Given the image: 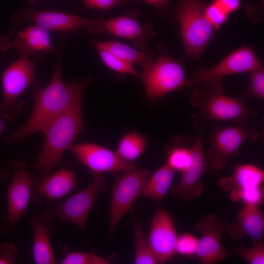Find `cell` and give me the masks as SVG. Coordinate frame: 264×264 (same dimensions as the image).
Instances as JSON below:
<instances>
[{"label": "cell", "instance_id": "obj_1", "mask_svg": "<svg viewBox=\"0 0 264 264\" xmlns=\"http://www.w3.org/2000/svg\"><path fill=\"white\" fill-rule=\"evenodd\" d=\"M85 85L81 82L65 84L62 75L60 57L50 83L44 88L36 86L33 90L34 105L29 119L11 133L6 145L23 140L43 130L56 117L77 103L82 102Z\"/></svg>", "mask_w": 264, "mask_h": 264}, {"label": "cell", "instance_id": "obj_2", "mask_svg": "<svg viewBox=\"0 0 264 264\" xmlns=\"http://www.w3.org/2000/svg\"><path fill=\"white\" fill-rule=\"evenodd\" d=\"M188 101L196 109L191 115L195 127L208 121H228L248 126L249 121L258 114L240 97L226 95L220 82L194 88Z\"/></svg>", "mask_w": 264, "mask_h": 264}, {"label": "cell", "instance_id": "obj_3", "mask_svg": "<svg viewBox=\"0 0 264 264\" xmlns=\"http://www.w3.org/2000/svg\"><path fill=\"white\" fill-rule=\"evenodd\" d=\"M84 128L82 102L54 119L42 131L44 140L32 169L40 174L50 173L58 166Z\"/></svg>", "mask_w": 264, "mask_h": 264}, {"label": "cell", "instance_id": "obj_4", "mask_svg": "<svg viewBox=\"0 0 264 264\" xmlns=\"http://www.w3.org/2000/svg\"><path fill=\"white\" fill-rule=\"evenodd\" d=\"M259 136L260 132L249 126L213 125L208 138L209 146L204 152L207 173L217 176L227 165L228 158L239 154L245 141H255Z\"/></svg>", "mask_w": 264, "mask_h": 264}, {"label": "cell", "instance_id": "obj_5", "mask_svg": "<svg viewBox=\"0 0 264 264\" xmlns=\"http://www.w3.org/2000/svg\"><path fill=\"white\" fill-rule=\"evenodd\" d=\"M203 0H181L176 9L185 53L199 58L215 35L217 30L205 15Z\"/></svg>", "mask_w": 264, "mask_h": 264}, {"label": "cell", "instance_id": "obj_6", "mask_svg": "<svg viewBox=\"0 0 264 264\" xmlns=\"http://www.w3.org/2000/svg\"><path fill=\"white\" fill-rule=\"evenodd\" d=\"M139 77L144 84L147 98L152 101L161 100L185 88H194L181 63L164 53L144 67Z\"/></svg>", "mask_w": 264, "mask_h": 264}, {"label": "cell", "instance_id": "obj_7", "mask_svg": "<svg viewBox=\"0 0 264 264\" xmlns=\"http://www.w3.org/2000/svg\"><path fill=\"white\" fill-rule=\"evenodd\" d=\"M108 186L101 175H95L92 182L60 204H52L43 213L52 221L58 219L66 223H72L85 231L88 219L99 195L105 192Z\"/></svg>", "mask_w": 264, "mask_h": 264}, {"label": "cell", "instance_id": "obj_8", "mask_svg": "<svg viewBox=\"0 0 264 264\" xmlns=\"http://www.w3.org/2000/svg\"><path fill=\"white\" fill-rule=\"evenodd\" d=\"M8 166L12 176L7 192L6 209L0 215V232L10 236L26 212L31 198L32 176L22 160H10Z\"/></svg>", "mask_w": 264, "mask_h": 264}, {"label": "cell", "instance_id": "obj_9", "mask_svg": "<svg viewBox=\"0 0 264 264\" xmlns=\"http://www.w3.org/2000/svg\"><path fill=\"white\" fill-rule=\"evenodd\" d=\"M36 60L20 57L2 73L3 97L0 101V115L8 120L13 119L21 111L24 102L20 97L24 90L36 81Z\"/></svg>", "mask_w": 264, "mask_h": 264}, {"label": "cell", "instance_id": "obj_10", "mask_svg": "<svg viewBox=\"0 0 264 264\" xmlns=\"http://www.w3.org/2000/svg\"><path fill=\"white\" fill-rule=\"evenodd\" d=\"M152 172L135 167L124 171L112 189L109 210L108 238L110 239L125 214L141 195L143 187Z\"/></svg>", "mask_w": 264, "mask_h": 264}, {"label": "cell", "instance_id": "obj_11", "mask_svg": "<svg viewBox=\"0 0 264 264\" xmlns=\"http://www.w3.org/2000/svg\"><path fill=\"white\" fill-rule=\"evenodd\" d=\"M14 18L17 22H33L48 31L66 32L86 28L91 33L96 34L105 29V21L101 18L91 19L55 11L25 9L16 14Z\"/></svg>", "mask_w": 264, "mask_h": 264}, {"label": "cell", "instance_id": "obj_12", "mask_svg": "<svg viewBox=\"0 0 264 264\" xmlns=\"http://www.w3.org/2000/svg\"><path fill=\"white\" fill-rule=\"evenodd\" d=\"M262 66L252 49L243 47L231 52L211 67L195 70L192 83L194 85H208L220 82L226 76L250 72Z\"/></svg>", "mask_w": 264, "mask_h": 264}, {"label": "cell", "instance_id": "obj_13", "mask_svg": "<svg viewBox=\"0 0 264 264\" xmlns=\"http://www.w3.org/2000/svg\"><path fill=\"white\" fill-rule=\"evenodd\" d=\"M205 129V127L201 128L190 147V164L181 172L179 182L171 190L172 196L184 201H191L199 198L205 190L204 184L201 180L203 175L207 173L203 149Z\"/></svg>", "mask_w": 264, "mask_h": 264}, {"label": "cell", "instance_id": "obj_14", "mask_svg": "<svg viewBox=\"0 0 264 264\" xmlns=\"http://www.w3.org/2000/svg\"><path fill=\"white\" fill-rule=\"evenodd\" d=\"M196 229L201 234L196 252L200 264H216L230 255L221 239L226 231V226L222 219L214 214H208L199 220Z\"/></svg>", "mask_w": 264, "mask_h": 264}, {"label": "cell", "instance_id": "obj_15", "mask_svg": "<svg viewBox=\"0 0 264 264\" xmlns=\"http://www.w3.org/2000/svg\"><path fill=\"white\" fill-rule=\"evenodd\" d=\"M77 177L76 172L65 168L52 174L32 176L31 199L37 204H54L75 189Z\"/></svg>", "mask_w": 264, "mask_h": 264}, {"label": "cell", "instance_id": "obj_16", "mask_svg": "<svg viewBox=\"0 0 264 264\" xmlns=\"http://www.w3.org/2000/svg\"><path fill=\"white\" fill-rule=\"evenodd\" d=\"M69 150L93 175L125 171L135 167L133 162L121 158L116 152L103 146L89 143L73 144Z\"/></svg>", "mask_w": 264, "mask_h": 264}, {"label": "cell", "instance_id": "obj_17", "mask_svg": "<svg viewBox=\"0 0 264 264\" xmlns=\"http://www.w3.org/2000/svg\"><path fill=\"white\" fill-rule=\"evenodd\" d=\"M177 236L169 214L162 208L158 209L151 222L148 240L158 263H166L174 258Z\"/></svg>", "mask_w": 264, "mask_h": 264}, {"label": "cell", "instance_id": "obj_18", "mask_svg": "<svg viewBox=\"0 0 264 264\" xmlns=\"http://www.w3.org/2000/svg\"><path fill=\"white\" fill-rule=\"evenodd\" d=\"M232 239L240 240L245 236L253 243L263 240L264 214L259 206L244 205L238 213L237 220L226 226V231Z\"/></svg>", "mask_w": 264, "mask_h": 264}, {"label": "cell", "instance_id": "obj_19", "mask_svg": "<svg viewBox=\"0 0 264 264\" xmlns=\"http://www.w3.org/2000/svg\"><path fill=\"white\" fill-rule=\"evenodd\" d=\"M12 40L13 46L20 57L28 58L55 50L49 31L37 25L19 31Z\"/></svg>", "mask_w": 264, "mask_h": 264}, {"label": "cell", "instance_id": "obj_20", "mask_svg": "<svg viewBox=\"0 0 264 264\" xmlns=\"http://www.w3.org/2000/svg\"><path fill=\"white\" fill-rule=\"evenodd\" d=\"M43 213L33 216L29 220L33 236V257L36 264H55L56 261L51 244V236L54 231Z\"/></svg>", "mask_w": 264, "mask_h": 264}, {"label": "cell", "instance_id": "obj_21", "mask_svg": "<svg viewBox=\"0 0 264 264\" xmlns=\"http://www.w3.org/2000/svg\"><path fill=\"white\" fill-rule=\"evenodd\" d=\"M264 181V172L261 168L253 164L244 163L234 168L229 176L220 178L217 185L229 192L233 190L260 186Z\"/></svg>", "mask_w": 264, "mask_h": 264}, {"label": "cell", "instance_id": "obj_22", "mask_svg": "<svg viewBox=\"0 0 264 264\" xmlns=\"http://www.w3.org/2000/svg\"><path fill=\"white\" fill-rule=\"evenodd\" d=\"M175 173L165 163L152 173L143 187L141 195L156 202L162 203L171 186Z\"/></svg>", "mask_w": 264, "mask_h": 264}, {"label": "cell", "instance_id": "obj_23", "mask_svg": "<svg viewBox=\"0 0 264 264\" xmlns=\"http://www.w3.org/2000/svg\"><path fill=\"white\" fill-rule=\"evenodd\" d=\"M95 47L106 50L112 54L130 64H136L143 68L152 61L151 56L138 51L126 44L115 41H92Z\"/></svg>", "mask_w": 264, "mask_h": 264}, {"label": "cell", "instance_id": "obj_24", "mask_svg": "<svg viewBox=\"0 0 264 264\" xmlns=\"http://www.w3.org/2000/svg\"><path fill=\"white\" fill-rule=\"evenodd\" d=\"M105 27L110 33L119 37L136 40L144 37L146 29L144 25L130 15H123L105 22Z\"/></svg>", "mask_w": 264, "mask_h": 264}, {"label": "cell", "instance_id": "obj_25", "mask_svg": "<svg viewBox=\"0 0 264 264\" xmlns=\"http://www.w3.org/2000/svg\"><path fill=\"white\" fill-rule=\"evenodd\" d=\"M130 211L135 242L134 264H158L133 211L132 209Z\"/></svg>", "mask_w": 264, "mask_h": 264}, {"label": "cell", "instance_id": "obj_26", "mask_svg": "<svg viewBox=\"0 0 264 264\" xmlns=\"http://www.w3.org/2000/svg\"><path fill=\"white\" fill-rule=\"evenodd\" d=\"M147 144V140L144 134L131 132L121 139L116 153L123 160L133 162L144 153Z\"/></svg>", "mask_w": 264, "mask_h": 264}, {"label": "cell", "instance_id": "obj_27", "mask_svg": "<svg viewBox=\"0 0 264 264\" xmlns=\"http://www.w3.org/2000/svg\"><path fill=\"white\" fill-rule=\"evenodd\" d=\"M229 197L234 202H241L244 205L259 206L264 199V185L233 190L229 192Z\"/></svg>", "mask_w": 264, "mask_h": 264}, {"label": "cell", "instance_id": "obj_28", "mask_svg": "<svg viewBox=\"0 0 264 264\" xmlns=\"http://www.w3.org/2000/svg\"><path fill=\"white\" fill-rule=\"evenodd\" d=\"M249 83L246 89L240 95L243 100L250 98L264 99V69L263 66L249 72Z\"/></svg>", "mask_w": 264, "mask_h": 264}, {"label": "cell", "instance_id": "obj_29", "mask_svg": "<svg viewBox=\"0 0 264 264\" xmlns=\"http://www.w3.org/2000/svg\"><path fill=\"white\" fill-rule=\"evenodd\" d=\"M65 256L61 264H106L108 261L94 252H82L71 251L68 246H63Z\"/></svg>", "mask_w": 264, "mask_h": 264}, {"label": "cell", "instance_id": "obj_30", "mask_svg": "<svg viewBox=\"0 0 264 264\" xmlns=\"http://www.w3.org/2000/svg\"><path fill=\"white\" fill-rule=\"evenodd\" d=\"M191 161L190 147L177 145L168 152L166 164L175 172H182L186 169Z\"/></svg>", "mask_w": 264, "mask_h": 264}, {"label": "cell", "instance_id": "obj_31", "mask_svg": "<svg viewBox=\"0 0 264 264\" xmlns=\"http://www.w3.org/2000/svg\"><path fill=\"white\" fill-rule=\"evenodd\" d=\"M103 62L112 70L122 73L139 77L132 64L127 62L112 54L105 49L96 47Z\"/></svg>", "mask_w": 264, "mask_h": 264}, {"label": "cell", "instance_id": "obj_32", "mask_svg": "<svg viewBox=\"0 0 264 264\" xmlns=\"http://www.w3.org/2000/svg\"><path fill=\"white\" fill-rule=\"evenodd\" d=\"M251 247H234L235 253L248 264H264V240L253 243Z\"/></svg>", "mask_w": 264, "mask_h": 264}, {"label": "cell", "instance_id": "obj_33", "mask_svg": "<svg viewBox=\"0 0 264 264\" xmlns=\"http://www.w3.org/2000/svg\"><path fill=\"white\" fill-rule=\"evenodd\" d=\"M198 241V239L192 233H184L178 235L176 253L188 257L196 255Z\"/></svg>", "mask_w": 264, "mask_h": 264}, {"label": "cell", "instance_id": "obj_34", "mask_svg": "<svg viewBox=\"0 0 264 264\" xmlns=\"http://www.w3.org/2000/svg\"><path fill=\"white\" fill-rule=\"evenodd\" d=\"M204 12L208 21L217 30L226 22L229 15L214 1L205 6Z\"/></svg>", "mask_w": 264, "mask_h": 264}, {"label": "cell", "instance_id": "obj_35", "mask_svg": "<svg viewBox=\"0 0 264 264\" xmlns=\"http://www.w3.org/2000/svg\"><path fill=\"white\" fill-rule=\"evenodd\" d=\"M20 251L14 244L5 242L0 244V264H13L17 261Z\"/></svg>", "mask_w": 264, "mask_h": 264}, {"label": "cell", "instance_id": "obj_36", "mask_svg": "<svg viewBox=\"0 0 264 264\" xmlns=\"http://www.w3.org/2000/svg\"><path fill=\"white\" fill-rule=\"evenodd\" d=\"M125 0H83L85 5L89 8L109 9L124 2Z\"/></svg>", "mask_w": 264, "mask_h": 264}, {"label": "cell", "instance_id": "obj_37", "mask_svg": "<svg viewBox=\"0 0 264 264\" xmlns=\"http://www.w3.org/2000/svg\"><path fill=\"white\" fill-rule=\"evenodd\" d=\"M228 14L238 10L241 5V0H214Z\"/></svg>", "mask_w": 264, "mask_h": 264}, {"label": "cell", "instance_id": "obj_38", "mask_svg": "<svg viewBox=\"0 0 264 264\" xmlns=\"http://www.w3.org/2000/svg\"><path fill=\"white\" fill-rule=\"evenodd\" d=\"M13 46L12 40L5 34H0V51H4Z\"/></svg>", "mask_w": 264, "mask_h": 264}, {"label": "cell", "instance_id": "obj_39", "mask_svg": "<svg viewBox=\"0 0 264 264\" xmlns=\"http://www.w3.org/2000/svg\"><path fill=\"white\" fill-rule=\"evenodd\" d=\"M148 3L157 8H164L170 3L169 0H143Z\"/></svg>", "mask_w": 264, "mask_h": 264}, {"label": "cell", "instance_id": "obj_40", "mask_svg": "<svg viewBox=\"0 0 264 264\" xmlns=\"http://www.w3.org/2000/svg\"><path fill=\"white\" fill-rule=\"evenodd\" d=\"M9 174L7 171L2 166H0V182L6 181L8 178Z\"/></svg>", "mask_w": 264, "mask_h": 264}, {"label": "cell", "instance_id": "obj_41", "mask_svg": "<svg viewBox=\"0 0 264 264\" xmlns=\"http://www.w3.org/2000/svg\"><path fill=\"white\" fill-rule=\"evenodd\" d=\"M2 117L0 115V134H2L7 130V128L2 120Z\"/></svg>", "mask_w": 264, "mask_h": 264}, {"label": "cell", "instance_id": "obj_42", "mask_svg": "<svg viewBox=\"0 0 264 264\" xmlns=\"http://www.w3.org/2000/svg\"><path fill=\"white\" fill-rule=\"evenodd\" d=\"M29 3L31 5H35L36 3L37 0H27Z\"/></svg>", "mask_w": 264, "mask_h": 264}]
</instances>
